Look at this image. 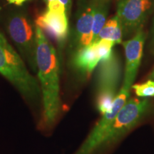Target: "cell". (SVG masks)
<instances>
[{
  "mask_svg": "<svg viewBox=\"0 0 154 154\" xmlns=\"http://www.w3.org/2000/svg\"><path fill=\"white\" fill-rule=\"evenodd\" d=\"M99 65L98 91L116 90L121 77V65L117 56L113 51L110 57L100 61Z\"/></svg>",
  "mask_w": 154,
  "mask_h": 154,
  "instance_id": "30bf717a",
  "label": "cell"
},
{
  "mask_svg": "<svg viewBox=\"0 0 154 154\" xmlns=\"http://www.w3.org/2000/svg\"><path fill=\"white\" fill-rule=\"evenodd\" d=\"M36 66L39 79L42 101V122L45 127L51 126L60 110L59 64L56 50L44 33L36 25Z\"/></svg>",
  "mask_w": 154,
  "mask_h": 154,
  "instance_id": "6da1fadb",
  "label": "cell"
},
{
  "mask_svg": "<svg viewBox=\"0 0 154 154\" xmlns=\"http://www.w3.org/2000/svg\"><path fill=\"white\" fill-rule=\"evenodd\" d=\"M49 1H51V0H44L45 2H48ZM59 1H61L65 5V7H66L67 9V12H68L70 10L71 6H72V0H59Z\"/></svg>",
  "mask_w": 154,
  "mask_h": 154,
  "instance_id": "e0dca14e",
  "label": "cell"
},
{
  "mask_svg": "<svg viewBox=\"0 0 154 154\" xmlns=\"http://www.w3.org/2000/svg\"><path fill=\"white\" fill-rule=\"evenodd\" d=\"M152 42H154V20L153 23V27H152Z\"/></svg>",
  "mask_w": 154,
  "mask_h": 154,
  "instance_id": "ffe728a7",
  "label": "cell"
},
{
  "mask_svg": "<svg viewBox=\"0 0 154 154\" xmlns=\"http://www.w3.org/2000/svg\"><path fill=\"white\" fill-rule=\"evenodd\" d=\"M145 40V33L140 29L129 40L122 42L126 57V67L122 86L130 89L131 88L143 57Z\"/></svg>",
  "mask_w": 154,
  "mask_h": 154,
  "instance_id": "52a82bcc",
  "label": "cell"
},
{
  "mask_svg": "<svg viewBox=\"0 0 154 154\" xmlns=\"http://www.w3.org/2000/svg\"><path fill=\"white\" fill-rule=\"evenodd\" d=\"M9 3L10 4H14V5H22L24 4L25 2H26L27 0H7Z\"/></svg>",
  "mask_w": 154,
  "mask_h": 154,
  "instance_id": "ac0fdd59",
  "label": "cell"
},
{
  "mask_svg": "<svg viewBox=\"0 0 154 154\" xmlns=\"http://www.w3.org/2000/svg\"><path fill=\"white\" fill-rule=\"evenodd\" d=\"M154 10V0H119L116 15L122 26L124 36L135 34L141 29Z\"/></svg>",
  "mask_w": 154,
  "mask_h": 154,
  "instance_id": "8992f818",
  "label": "cell"
},
{
  "mask_svg": "<svg viewBox=\"0 0 154 154\" xmlns=\"http://www.w3.org/2000/svg\"><path fill=\"white\" fill-rule=\"evenodd\" d=\"M0 9H1V8H0Z\"/></svg>",
  "mask_w": 154,
  "mask_h": 154,
  "instance_id": "44dd1931",
  "label": "cell"
},
{
  "mask_svg": "<svg viewBox=\"0 0 154 154\" xmlns=\"http://www.w3.org/2000/svg\"><path fill=\"white\" fill-rule=\"evenodd\" d=\"M94 4L86 5L77 17L74 32V45L76 50L93 42V17Z\"/></svg>",
  "mask_w": 154,
  "mask_h": 154,
  "instance_id": "9c48e42d",
  "label": "cell"
},
{
  "mask_svg": "<svg viewBox=\"0 0 154 154\" xmlns=\"http://www.w3.org/2000/svg\"><path fill=\"white\" fill-rule=\"evenodd\" d=\"M0 74L7 79L29 101H36L42 95L37 81L28 71L21 56L1 32Z\"/></svg>",
  "mask_w": 154,
  "mask_h": 154,
  "instance_id": "7a4b0ae2",
  "label": "cell"
},
{
  "mask_svg": "<svg viewBox=\"0 0 154 154\" xmlns=\"http://www.w3.org/2000/svg\"><path fill=\"white\" fill-rule=\"evenodd\" d=\"M7 31L32 70L37 72L35 23L34 24L26 15L18 13L9 19Z\"/></svg>",
  "mask_w": 154,
  "mask_h": 154,
  "instance_id": "277c9868",
  "label": "cell"
},
{
  "mask_svg": "<svg viewBox=\"0 0 154 154\" xmlns=\"http://www.w3.org/2000/svg\"><path fill=\"white\" fill-rule=\"evenodd\" d=\"M109 5L102 0H99L98 3L94 4L93 17V42L97 38L101 29L107 21V14Z\"/></svg>",
  "mask_w": 154,
  "mask_h": 154,
  "instance_id": "4fadbf2b",
  "label": "cell"
},
{
  "mask_svg": "<svg viewBox=\"0 0 154 154\" xmlns=\"http://www.w3.org/2000/svg\"><path fill=\"white\" fill-rule=\"evenodd\" d=\"M116 90L103 89L98 91L97 109L102 115L110 111L116 97Z\"/></svg>",
  "mask_w": 154,
  "mask_h": 154,
  "instance_id": "5bb4252c",
  "label": "cell"
},
{
  "mask_svg": "<svg viewBox=\"0 0 154 154\" xmlns=\"http://www.w3.org/2000/svg\"><path fill=\"white\" fill-rule=\"evenodd\" d=\"M47 4V9L55 11H65L67 13V9L65 5L59 0H51L49 1Z\"/></svg>",
  "mask_w": 154,
  "mask_h": 154,
  "instance_id": "2e32d148",
  "label": "cell"
},
{
  "mask_svg": "<svg viewBox=\"0 0 154 154\" xmlns=\"http://www.w3.org/2000/svg\"><path fill=\"white\" fill-rule=\"evenodd\" d=\"M149 79H153L154 80V68L153 69V71L151 72V74L149 75Z\"/></svg>",
  "mask_w": 154,
  "mask_h": 154,
  "instance_id": "d6986e66",
  "label": "cell"
},
{
  "mask_svg": "<svg viewBox=\"0 0 154 154\" xmlns=\"http://www.w3.org/2000/svg\"><path fill=\"white\" fill-rule=\"evenodd\" d=\"M35 24L60 44H63L68 36L69 21L65 11L47 9L36 19Z\"/></svg>",
  "mask_w": 154,
  "mask_h": 154,
  "instance_id": "ba28073f",
  "label": "cell"
},
{
  "mask_svg": "<svg viewBox=\"0 0 154 154\" xmlns=\"http://www.w3.org/2000/svg\"><path fill=\"white\" fill-rule=\"evenodd\" d=\"M150 103L147 99L133 98L127 100L116 116L110 130L103 140L100 154L109 151V149L130 131L143 119L149 110Z\"/></svg>",
  "mask_w": 154,
  "mask_h": 154,
  "instance_id": "3957f363",
  "label": "cell"
},
{
  "mask_svg": "<svg viewBox=\"0 0 154 154\" xmlns=\"http://www.w3.org/2000/svg\"><path fill=\"white\" fill-rule=\"evenodd\" d=\"M102 60L95 43L76 50L73 63L74 66L84 74H90Z\"/></svg>",
  "mask_w": 154,
  "mask_h": 154,
  "instance_id": "8fae6325",
  "label": "cell"
},
{
  "mask_svg": "<svg viewBox=\"0 0 154 154\" xmlns=\"http://www.w3.org/2000/svg\"><path fill=\"white\" fill-rule=\"evenodd\" d=\"M135 94L141 98L154 97V80L149 79L143 84H136L131 86Z\"/></svg>",
  "mask_w": 154,
  "mask_h": 154,
  "instance_id": "9a60e30c",
  "label": "cell"
},
{
  "mask_svg": "<svg viewBox=\"0 0 154 154\" xmlns=\"http://www.w3.org/2000/svg\"><path fill=\"white\" fill-rule=\"evenodd\" d=\"M123 36L124 34H123L122 26L119 17L116 14L115 16L106 21L94 42L105 38V39L111 40L115 44H121L122 43Z\"/></svg>",
  "mask_w": 154,
  "mask_h": 154,
  "instance_id": "7c38bea8",
  "label": "cell"
},
{
  "mask_svg": "<svg viewBox=\"0 0 154 154\" xmlns=\"http://www.w3.org/2000/svg\"><path fill=\"white\" fill-rule=\"evenodd\" d=\"M129 95L130 88L122 86L111 110L102 115L101 119L74 154H100L103 140L110 130L116 116L127 101Z\"/></svg>",
  "mask_w": 154,
  "mask_h": 154,
  "instance_id": "5b68a950",
  "label": "cell"
}]
</instances>
